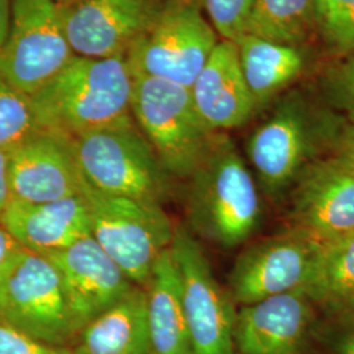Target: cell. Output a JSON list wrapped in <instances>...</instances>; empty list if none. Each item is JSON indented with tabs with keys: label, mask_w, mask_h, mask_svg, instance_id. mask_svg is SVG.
Returning a JSON list of instances; mask_svg holds the SVG:
<instances>
[{
	"label": "cell",
	"mask_w": 354,
	"mask_h": 354,
	"mask_svg": "<svg viewBox=\"0 0 354 354\" xmlns=\"http://www.w3.org/2000/svg\"><path fill=\"white\" fill-rule=\"evenodd\" d=\"M317 29L332 50L345 55L354 53V0H322Z\"/></svg>",
	"instance_id": "25"
},
{
	"label": "cell",
	"mask_w": 354,
	"mask_h": 354,
	"mask_svg": "<svg viewBox=\"0 0 354 354\" xmlns=\"http://www.w3.org/2000/svg\"><path fill=\"white\" fill-rule=\"evenodd\" d=\"M133 76V120L169 176L185 181L203 162L218 131L209 129L197 113L189 88Z\"/></svg>",
	"instance_id": "5"
},
{
	"label": "cell",
	"mask_w": 354,
	"mask_h": 354,
	"mask_svg": "<svg viewBox=\"0 0 354 354\" xmlns=\"http://www.w3.org/2000/svg\"><path fill=\"white\" fill-rule=\"evenodd\" d=\"M329 151L332 159L354 175V120L342 122Z\"/></svg>",
	"instance_id": "29"
},
{
	"label": "cell",
	"mask_w": 354,
	"mask_h": 354,
	"mask_svg": "<svg viewBox=\"0 0 354 354\" xmlns=\"http://www.w3.org/2000/svg\"><path fill=\"white\" fill-rule=\"evenodd\" d=\"M165 0H64L58 13L75 55L127 57Z\"/></svg>",
	"instance_id": "12"
},
{
	"label": "cell",
	"mask_w": 354,
	"mask_h": 354,
	"mask_svg": "<svg viewBox=\"0 0 354 354\" xmlns=\"http://www.w3.org/2000/svg\"><path fill=\"white\" fill-rule=\"evenodd\" d=\"M304 290L241 306L234 326L235 354H306L315 320Z\"/></svg>",
	"instance_id": "16"
},
{
	"label": "cell",
	"mask_w": 354,
	"mask_h": 354,
	"mask_svg": "<svg viewBox=\"0 0 354 354\" xmlns=\"http://www.w3.org/2000/svg\"><path fill=\"white\" fill-rule=\"evenodd\" d=\"M336 353L354 354V329H349L340 337L336 344Z\"/></svg>",
	"instance_id": "34"
},
{
	"label": "cell",
	"mask_w": 354,
	"mask_h": 354,
	"mask_svg": "<svg viewBox=\"0 0 354 354\" xmlns=\"http://www.w3.org/2000/svg\"><path fill=\"white\" fill-rule=\"evenodd\" d=\"M290 189V228L322 245L353 234L354 175L335 159L307 165Z\"/></svg>",
	"instance_id": "13"
},
{
	"label": "cell",
	"mask_w": 354,
	"mask_h": 354,
	"mask_svg": "<svg viewBox=\"0 0 354 354\" xmlns=\"http://www.w3.org/2000/svg\"><path fill=\"white\" fill-rule=\"evenodd\" d=\"M73 354H150L147 294L136 285L82 329Z\"/></svg>",
	"instance_id": "19"
},
{
	"label": "cell",
	"mask_w": 354,
	"mask_h": 354,
	"mask_svg": "<svg viewBox=\"0 0 354 354\" xmlns=\"http://www.w3.org/2000/svg\"><path fill=\"white\" fill-rule=\"evenodd\" d=\"M46 257L61 277L77 332L136 286L91 235Z\"/></svg>",
	"instance_id": "14"
},
{
	"label": "cell",
	"mask_w": 354,
	"mask_h": 354,
	"mask_svg": "<svg viewBox=\"0 0 354 354\" xmlns=\"http://www.w3.org/2000/svg\"><path fill=\"white\" fill-rule=\"evenodd\" d=\"M11 198L24 203H50L80 194L83 176L71 140L37 130L8 152Z\"/></svg>",
	"instance_id": "15"
},
{
	"label": "cell",
	"mask_w": 354,
	"mask_h": 354,
	"mask_svg": "<svg viewBox=\"0 0 354 354\" xmlns=\"http://www.w3.org/2000/svg\"><path fill=\"white\" fill-rule=\"evenodd\" d=\"M304 291L314 304H326L354 294V232L322 247L314 274Z\"/></svg>",
	"instance_id": "23"
},
{
	"label": "cell",
	"mask_w": 354,
	"mask_h": 354,
	"mask_svg": "<svg viewBox=\"0 0 354 354\" xmlns=\"http://www.w3.org/2000/svg\"><path fill=\"white\" fill-rule=\"evenodd\" d=\"M0 323L53 346L75 342L79 332L61 277L46 256L21 248L3 269Z\"/></svg>",
	"instance_id": "7"
},
{
	"label": "cell",
	"mask_w": 354,
	"mask_h": 354,
	"mask_svg": "<svg viewBox=\"0 0 354 354\" xmlns=\"http://www.w3.org/2000/svg\"><path fill=\"white\" fill-rule=\"evenodd\" d=\"M11 200L8 184V152L0 151V218Z\"/></svg>",
	"instance_id": "31"
},
{
	"label": "cell",
	"mask_w": 354,
	"mask_h": 354,
	"mask_svg": "<svg viewBox=\"0 0 354 354\" xmlns=\"http://www.w3.org/2000/svg\"><path fill=\"white\" fill-rule=\"evenodd\" d=\"M322 247L292 228L248 245L228 276L231 299L241 307L304 290L314 274Z\"/></svg>",
	"instance_id": "11"
},
{
	"label": "cell",
	"mask_w": 354,
	"mask_h": 354,
	"mask_svg": "<svg viewBox=\"0 0 354 354\" xmlns=\"http://www.w3.org/2000/svg\"><path fill=\"white\" fill-rule=\"evenodd\" d=\"M145 289L150 354H193L180 279L169 248L156 260Z\"/></svg>",
	"instance_id": "20"
},
{
	"label": "cell",
	"mask_w": 354,
	"mask_h": 354,
	"mask_svg": "<svg viewBox=\"0 0 354 354\" xmlns=\"http://www.w3.org/2000/svg\"><path fill=\"white\" fill-rule=\"evenodd\" d=\"M91 236L134 285L146 286L159 256L169 248L176 225L162 205L106 194L83 178Z\"/></svg>",
	"instance_id": "6"
},
{
	"label": "cell",
	"mask_w": 354,
	"mask_h": 354,
	"mask_svg": "<svg viewBox=\"0 0 354 354\" xmlns=\"http://www.w3.org/2000/svg\"><path fill=\"white\" fill-rule=\"evenodd\" d=\"M74 57L55 0H11L0 75L12 87L32 96Z\"/></svg>",
	"instance_id": "9"
},
{
	"label": "cell",
	"mask_w": 354,
	"mask_h": 354,
	"mask_svg": "<svg viewBox=\"0 0 354 354\" xmlns=\"http://www.w3.org/2000/svg\"><path fill=\"white\" fill-rule=\"evenodd\" d=\"M11 20V0H0V48L6 42Z\"/></svg>",
	"instance_id": "33"
},
{
	"label": "cell",
	"mask_w": 354,
	"mask_h": 354,
	"mask_svg": "<svg viewBox=\"0 0 354 354\" xmlns=\"http://www.w3.org/2000/svg\"><path fill=\"white\" fill-rule=\"evenodd\" d=\"M70 140L82 176L92 188L162 206L171 196L174 178L133 115Z\"/></svg>",
	"instance_id": "4"
},
{
	"label": "cell",
	"mask_w": 354,
	"mask_h": 354,
	"mask_svg": "<svg viewBox=\"0 0 354 354\" xmlns=\"http://www.w3.org/2000/svg\"><path fill=\"white\" fill-rule=\"evenodd\" d=\"M55 1H57V3H61V1H64V0H55Z\"/></svg>",
	"instance_id": "36"
},
{
	"label": "cell",
	"mask_w": 354,
	"mask_h": 354,
	"mask_svg": "<svg viewBox=\"0 0 354 354\" xmlns=\"http://www.w3.org/2000/svg\"><path fill=\"white\" fill-rule=\"evenodd\" d=\"M320 3H322V0H315V6H317V7L320 6Z\"/></svg>",
	"instance_id": "35"
},
{
	"label": "cell",
	"mask_w": 354,
	"mask_h": 354,
	"mask_svg": "<svg viewBox=\"0 0 354 354\" xmlns=\"http://www.w3.org/2000/svg\"><path fill=\"white\" fill-rule=\"evenodd\" d=\"M184 210L193 235L231 250L259 227L263 207L257 185L234 142L225 133L214 140L185 180Z\"/></svg>",
	"instance_id": "2"
},
{
	"label": "cell",
	"mask_w": 354,
	"mask_h": 354,
	"mask_svg": "<svg viewBox=\"0 0 354 354\" xmlns=\"http://www.w3.org/2000/svg\"><path fill=\"white\" fill-rule=\"evenodd\" d=\"M190 95L197 113L213 131L223 133L248 122L256 106L241 73L236 44H216Z\"/></svg>",
	"instance_id": "17"
},
{
	"label": "cell",
	"mask_w": 354,
	"mask_h": 354,
	"mask_svg": "<svg viewBox=\"0 0 354 354\" xmlns=\"http://www.w3.org/2000/svg\"><path fill=\"white\" fill-rule=\"evenodd\" d=\"M0 354H73L71 348L53 346L0 323Z\"/></svg>",
	"instance_id": "28"
},
{
	"label": "cell",
	"mask_w": 354,
	"mask_h": 354,
	"mask_svg": "<svg viewBox=\"0 0 354 354\" xmlns=\"http://www.w3.org/2000/svg\"><path fill=\"white\" fill-rule=\"evenodd\" d=\"M241 73L252 95L256 112L286 88L304 71L301 48L281 45L251 35L236 42Z\"/></svg>",
	"instance_id": "21"
},
{
	"label": "cell",
	"mask_w": 354,
	"mask_h": 354,
	"mask_svg": "<svg viewBox=\"0 0 354 354\" xmlns=\"http://www.w3.org/2000/svg\"><path fill=\"white\" fill-rule=\"evenodd\" d=\"M329 306L335 310L336 315L340 317L344 324H346L351 329H354V294Z\"/></svg>",
	"instance_id": "32"
},
{
	"label": "cell",
	"mask_w": 354,
	"mask_h": 354,
	"mask_svg": "<svg viewBox=\"0 0 354 354\" xmlns=\"http://www.w3.org/2000/svg\"><path fill=\"white\" fill-rule=\"evenodd\" d=\"M37 130L30 97L0 75V151H12Z\"/></svg>",
	"instance_id": "24"
},
{
	"label": "cell",
	"mask_w": 354,
	"mask_h": 354,
	"mask_svg": "<svg viewBox=\"0 0 354 354\" xmlns=\"http://www.w3.org/2000/svg\"><path fill=\"white\" fill-rule=\"evenodd\" d=\"M315 30V0H254L245 35L301 48Z\"/></svg>",
	"instance_id": "22"
},
{
	"label": "cell",
	"mask_w": 354,
	"mask_h": 354,
	"mask_svg": "<svg viewBox=\"0 0 354 354\" xmlns=\"http://www.w3.org/2000/svg\"><path fill=\"white\" fill-rule=\"evenodd\" d=\"M342 125L299 92L281 99L247 142V155L268 197L277 198L319 153L330 149Z\"/></svg>",
	"instance_id": "3"
},
{
	"label": "cell",
	"mask_w": 354,
	"mask_h": 354,
	"mask_svg": "<svg viewBox=\"0 0 354 354\" xmlns=\"http://www.w3.org/2000/svg\"><path fill=\"white\" fill-rule=\"evenodd\" d=\"M180 279L193 354H235V304L216 281L201 244L176 225L169 245Z\"/></svg>",
	"instance_id": "10"
},
{
	"label": "cell",
	"mask_w": 354,
	"mask_h": 354,
	"mask_svg": "<svg viewBox=\"0 0 354 354\" xmlns=\"http://www.w3.org/2000/svg\"><path fill=\"white\" fill-rule=\"evenodd\" d=\"M0 222L23 248L42 256L64 251L91 235L88 209L82 194L50 203L11 198Z\"/></svg>",
	"instance_id": "18"
},
{
	"label": "cell",
	"mask_w": 354,
	"mask_h": 354,
	"mask_svg": "<svg viewBox=\"0 0 354 354\" xmlns=\"http://www.w3.org/2000/svg\"><path fill=\"white\" fill-rule=\"evenodd\" d=\"M21 248L23 247L15 241V238L8 232V230L4 227L3 223L0 222V273L8 264V261Z\"/></svg>",
	"instance_id": "30"
},
{
	"label": "cell",
	"mask_w": 354,
	"mask_h": 354,
	"mask_svg": "<svg viewBox=\"0 0 354 354\" xmlns=\"http://www.w3.org/2000/svg\"><path fill=\"white\" fill-rule=\"evenodd\" d=\"M133 83L127 57L75 55L29 96L38 130L73 140L130 118Z\"/></svg>",
	"instance_id": "1"
},
{
	"label": "cell",
	"mask_w": 354,
	"mask_h": 354,
	"mask_svg": "<svg viewBox=\"0 0 354 354\" xmlns=\"http://www.w3.org/2000/svg\"><path fill=\"white\" fill-rule=\"evenodd\" d=\"M322 87L329 104L354 120V53L327 70Z\"/></svg>",
	"instance_id": "27"
},
{
	"label": "cell",
	"mask_w": 354,
	"mask_h": 354,
	"mask_svg": "<svg viewBox=\"0 0 354 354\" xmlns=\"http://www.w3.org/2000/svg\"><path fill=\"white\" fill-rule=\"evenodd\" d=\"M218 44L216 33L189 0H165L127 55L133 75L189 88Z\"/></svg>",
	"instance_id": "8"
},
{
	"label": "cell",
	"mask_w": 354,
	"mask_h": 354,
	"mask_svg": "<svg viewBox=\"0 0 354 354\" xmlns=\"http://www.w3.org/2000/svg\"><path fill=\"white\" fill-rule=\"evenodd\" d=\"M253 4L254 0H203L218 35L234 44L245 35Z\"/></svg>",
	"instance_id": "26"
}]
</instances>
